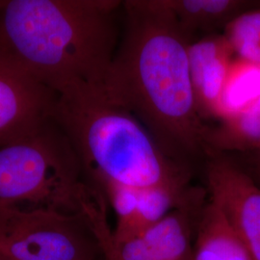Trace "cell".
<instances>
[{"label": "cell", "instance_id": "5bb4252c", "mask_svg": "<svg viewBox=\"0 0 260 260\" xmlns=\"http://www.w3.org/2000/svg\"><path fill=\"white\" fill-rule=\"evenodd\" d=\"M260 98V64L234 58L221 98L219 121L235 118Z\"/></svg>", "mask_w": 260, "mask_h": 260}, {"label": "cell", "instance_id": "3957f363", "mask_svg": "<svg viewBox=\"0 0 260 260\" xmlns=\"http://www.w3.org/2000/svg\"><path fill=\"white\" fill-rule=\"evenodd\" d=\"M53 120L63 130L91 185L109 181L140 188H187L191 170L159 147L129 111L103 88L79 87L57 94Z\"/></svg>", "mask_w": 260, "mask_h": 260}, {"label": "cell", "instance_id": "ac0fdd59", "mask_svg": "<svg viewBox=\"0 0 260 260\" xmlns=\"http://www.w3.org/2000/svg\"><path fill=\"white\" fill-rule=\"evenodd\" d=\"M3 3H4V1H0V9H1V7H2Z\"/></svg>", "mask_w": 260, "mask_h": 260}, {"label": "cell", "instance_id": "8992f818", "mask_svg": "<svg viewBox=\"0 0 260 260\" xmlns=\"http://www.w3.org/2000/svg\"><path fill=\"white\" fill-rule=\"evenodd\" d=\"M207 201L205 187L193 185L166 217L124 240L112 239V230L104 225L96 233L103 260H192L197 228Z\"/></svg>", "mask_w": 260, "mask_h": 260}, {"label": "cell", "instance_id": "9c48e42d", "mask_svg": "<svg viewBox=\"0 0 260 260\" xmlns=\"http://www.w3.org/2000/svg\"><path fill=\"white\" fill-rule=\"evenodd\" d=\"M116 216L112 239L124 240L161 221L183 201L187 188L130 187L109 181L93 184Z\"/></svg>", "mask_w": 260, "mask_h": 260}, {"label": "cell", "instance_id": "30bf717a", "mask_svg": "<svg viewBox=\"0 0 260 260\" xmlns=\"http://www.w3.org/2000/svg\"><path fill=\"white\" fill-rule=\"evenodd\" d=\"M235 56L222 33L193 41L188 48V63L197 109L205 123L220 119L221 98Z\"/></svg>", "mask_w": 260, "mask_h": 260}, {"label": "cell", "instance_id": "7c38bea8", "mask_svg": "<svg viewBox=\"0 0 260 260\" xmlns=\"http://www.w3.org/2000/svg\"><path fill=\"white\" fill-rule=\"evenodd\" d=\"M192 260H251L232 223L209 199L197 228Z\"/></svg>", "mask_w": 260, "mask_h": 260}, {"label": "cell", "instance_id": "4fadbf2b", "mask_svg": "<svg viewBox=\"0 0 260 260\" xmlns=\"http://www.w3.org/2000/svg\"><path fill=\"white\" fill-rule=\"evenodd\" d=\"M205 139L207 156L239 155L260 149V98L235 118L208 124Z\"/></svg>", "mask_w": 260, "mask_h": 260}, {"label": "cell", "instance_id": "9a60e30c", "mask_svg": "<svg viewBox=\"0 0 260 260\" xmlns=\"http://www.w3.org/2000/svg\"><path fill=\"white\" fill-rule=\"evenodd\" d=\"M222 34L236 58L260 64V7L242 13Z\"/></svg>", "mask_w": 260, "mask_h": 260}, {"label": "cell", "instance_id": "8fae6325", "mask_svg": "<svg viewBox=\"0 0 260 260\" xmlns=\"http://www.w3.org/2000/svg\"><path fill=\"white\" fill-rule=\"evenodd\" d=\"M179 26L195 41L196 35L222 33L242 13L260 7L254 0H161Z\"/></svg>", "mask_w": 260, "mask_h": 260}, {"label": "cell", "instance_id": "2e32d148", "mask_svg": "<svg viewBox=\"0 0 260 260\" xmlns=\"http://www.w3.org/2000/svg\"><path fill=\"white\" fill-rule=\"evenodd\" d=\"M236 156L243 158L238 160L233 157L244 170L251 172H260V149Z\"/></svg>", "mask_w": 260, "mask_h": 260}, {"label": "cell", "instance_id": "e0dca14e", "mask_svg": "<svg viewBox=\"0 0 260 260\" xmlns=\"http://www.w3.org/2000/svg\"><path fill=\"white\" fill-rule=\"evenodd\" d=\"M246 172L254 180V182L260 187V172H251V171H246Z\"/></svg>", "mask_w": 260, "mask_h": 260}, {"label": "cell", "instance_id": "5b68a950", "mask_svg": "<svg viewBox=\"0 0 260 260\" xmlns=\"http://www.w3.org/2000/svg\"><path fill=\"white\" fill-rule=\"evenodd\" d=\"M103 251L87 214L0 208V260H99Z\"/></svg>", "mask_w": 260, "mask_h": 260}, {"label": "cell", "instance_id": "7a4b0ae2", "mask_svg": "<svg viewBox=\"0 0 260 260\" xmlns=\"http://www.w3.org/2000/svg\"><path fill=\"white\" fill-rule=\"evenodd\" d=\"M123 1L8 0L0 9V58L56 94L103 88L119 44Z\"/></svg>", "mask_w": 260, "mask_h": 260}, {"label": "cell", "instance_id": "52a82bcc", "mask_svg": "<svg viewBox=\"0 0 260 260\" xmlns=\"http://www.w3.org/2000/svg\"><path fill=\"white\" fill-rule=\"evenodd\" d=\"M205 189L241 237L251 260H260V187L232 156L212 153L205 162Z\"/></svg>", "mask_w": 260, "mask_h": 260}, {"label": "cell", "instance_id": "ba28073f", "mask_svg": "<svg viewBox=\"0 0 260 260\" xmlns=\"http://www.w3.org/2000/svg\"><path fill=\"white\" fill-rule=\"evenodd\" d=\"M56 94L0 58V147L53 119Z\"/></svg>", "mask_w": 260, "mask_h": 260}, {"label": "cell", "instance_id": "6da1fadb", "mask_svg": "<svg viewBox=\"0 0 260 260\" xmlns=\"http://www.w3.org/2000/svg\"><path fill=\"white\" fill-rule=\"evenodd\" d=\"M193 41L161 0L123 1L120 40L103 85L105 95L135 116L168 156L189 167L207 157L208 127L189 73Z\"/></svg>", "mask_w": 260, "mask_h": 260}, {"label": "cell", "instance_id": "277c9868", "mask_svg": "<svg viewBox=\"0 0 260 260\" xmlns=\"http://www.w3.org/2000/svg\"><path fill=\"white\" fill-rule=\"evenodd\" d=\"M83 176L75 149L52 119L0 147V208L88 214L103 195Z\"/></svg>", "mask_w": 260, "mask_h": 260}]
</instances>
